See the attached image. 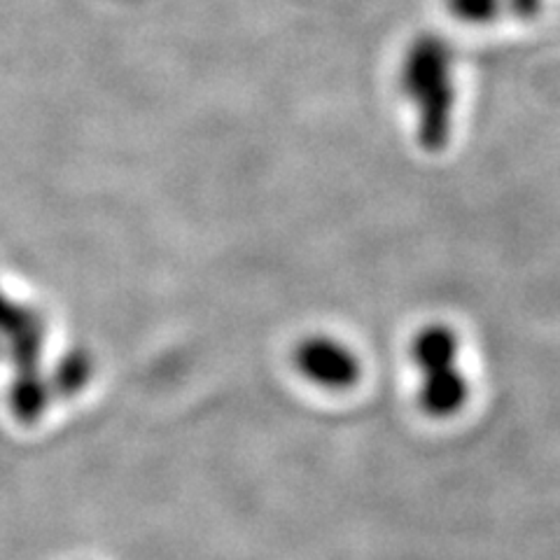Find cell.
<instances>
[{
	"label": "cell",
	"mask_w": 560,
	"mask_h": 560,
	"mask_svg": "<svg viewBox=\"0 0 560 560\" xmlns=\"http://www.w3.org/2000/svg\"><path fill=\"white\" fill-rule=\"evenodd\" d=\"M43 341V315L0 290V360L14 364L10 399L14 416L24 423L40 418L49 401V388L38 372Z\"/></svg>",
	"instance_id": "1"
},
{
	"label": "cell",
	"mask_w": 560,
	"mask_h": 560,
	"mask_svg": "<svg viewBox=\"0 0 560 560\" xmlns=\"http://www.w3.org/2000/svg\"><path fill=\"white\" fill-rule=\"evenodd\" d=\"M405 86L420 108V138L428 148H440L451 129L453 84L451 55L436 38L418 40L405 63Z\"/></svg>",
	"instance_id": "2"
},
{
	"label": "cell",
	"mask_w": 560,
	"mask_h": 560,
	"mask_svg": "<svg viewBox=\"0 0 560 560\" xmlns=\"http://www.w3.org/2000/svg\"><path fill=\"white\" fill-rule=\"evenodd\" d=\"M292 362L304 378L329 390L350 388L362 374L360 358L353 350L329 337H308L296 343Z\"/></svg>",
	"instance_id": "3"
},
{
	"label": "cell",
	"mask_w": 560,
	"mask_h": 560,
	"mask_svg": "<svg viewBox=\"0 0 560 560\" xmlns=\"http://www.w3.org/2000/svg\"><path fill=\"white\" fill-rule=\"evenodd\" d=\"M469 397V383L465 374L455 366L420 374L418 405L432 418H448L458 413Z\"/></svg>",
	"instance_id": "4"
},
{
	"label": "cell",
	"mask_w": 560,
	"mask_h": 560,
	"mask_svg": "<svg viewBox=\"0 0 560 560\" xmlns=\"http://www.w3.org/2000/svg\"><path fill=\"white\" fill-rule=\"evenodd\" d=\"M460 341L458 335L442 323L428 325L418 331L411 341V358L420 374L446 370V366L458 364Z\"/></svg>",
	"instance_id": "5"
},
{
	"label": "cell",
	"mask_w": 560,
	"mask_h": 560,
	"mask_svg": "<svg viewBox=\"0 0 560 560\" xmlns=\"http://www.w3.org/2000/svg\"><path fill=\"white\" fill-rule=\"evenodd\" d=\"M498 0H451V10L463 22H488L498 12Z\"/></svg>",
	"instance_id": "6"
}]
</instances>
